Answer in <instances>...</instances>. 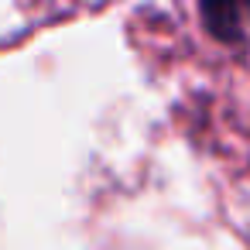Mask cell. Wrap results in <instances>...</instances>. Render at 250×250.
Wrapping results in <instances>:
<instances>
[{
  "label": "cell",
  "mask_w": 250,
  "mask_h": 250,
  "mask_svg": "<svg viewBox=\"0 0 250 250\" xmlns=\"http://www.w3.org/2000/svg\"><path fill=\"white\" fill-rule=\"evenodd\" d=\"M202 18L223 42H240L250 31V4H209L202 7Z\"/></svg>",
  "instance_id": "6da1fadb"
}]
</instances>
